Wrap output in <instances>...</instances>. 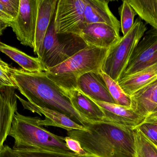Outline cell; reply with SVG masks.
<instances>
[{
	"mask_svg": "<svg viewBox=\"0 0 157 157\" xmlns=\"http://www.w3.org/2000/svg\"><path fill=\"white\" fill-rule=\"evenodd\" d=\"M17 98L24 108L38 113L40 115H43L45 116V120H41L40 119L39 120V124L40 126H54L64 129L67 131L72 130H87L85 127L76 123L63 113L56 111L37 107L18 96Z\"/></svg>",
	"mask_w": 157,
	"mask_h": 157,
	"instance_id": "4fadbf2b",
	"label": "cell"
},
{
	"mask_svg": "<svg viewBox=\"0 0 157 157\" xmlns=\"http://www.w3.org/2000/svg\"><path fill=\"white\" fill-rule=\"evenodd\" d=\"M13 151L16 155L18 157H75V155L63 154L42 149Z\"/></svg>",
	"mask_w": 157,
	"mask_h": 157,
	"instance_id": "4316f807",
	"label": "cell"
},
{
	"mask_svg": "<svg viewBox=\"0 0 157 157\" xmlns=\"http://www.w3.org/2000/svg\"><path fill=\"white\" fill-rule=\"evenodd\" d=\"M0 2L5 7L9 16L13 20H15L19 12L20 0H0Z\"/></svg>",
	"mask_w": 157,
	"mask_h": 157,
	"instance_id": "f1b7e54d",
	"label": "cell"
},
{
	"mask_svg": "<svg viewBox=\"0 0 157 157\" xmlns=\"http://www.w3.org/2000/svg\"><path fill=\"white\" fill-rule=\"evenodd\" d=\"M11 67L0 59V86H12L17 88L11 77Z\"/></svg>",
	"mask_w": 157,
	"mask_h": 157,
	"instance_id": "83f0119b",
	"label": "cell"
},
{
	"mask_svg": "<svg viewBox=\"0 0 157 157\" xmlns=\"http://www.w3.org/2000/svg\"><path fill=\"white\" fill-rule=\"evenodd\" d=\"M147 29L143 20L137 18L131 30L109 49L101 71L118 83L122 77L135 49Z\"/></svg>",
	"mask_w": 157,
	"mask_h": 157,
	"instance_id": "5b68a950",
	"label": "cell"
},
{
	"mask_svg": "<svg viewBox=\"0 0 157 157\" xmlns=\"http://www.w3.org/2000/svg\"><path fill=\"white\" fill-rule=\"evenodd\" d=\"M138 129L151 142L157 146V112L147 115L143 121L134 129Z\"/></svg>",
	"mask_w": 157,
	"mask_h": 157,
	"instance_id": "d4e9b609",
	"label": "cell"
},
{
	"mask_svg": "<svg viewBox=\"0 0 157 157\" xmlns=\"http://www.w3.org/2000/svg\"><path fill=\"white\" fill-rule=\"evenodd\" d=\"M16 88L0 86V150L9 135L14 117L17 112Z\"/></svg>",
	"mask_w": 157,
	"mask_h": 157,
	"instance_id": "8fae6325",
	"label": "cell"
},
{
	"mask_svg": "<svg viewBox=\"0 0 157 157\" xmlns=\"http://www.w3.org/2000/svg\"><path fill=\"white\" fill-rule=\"evenodd\" d=\"M155 111L157 112V109H156V110H155Z\"/></svg>",
	"mask_w": 157,
	"mask_h": 157,
	"instance_id": "e575fe53",
	"label": "cell"
},
{
	"mask_svg": "<svg viewBox=\"0 0 157 157\" xmlns=\"http://www.w3.org/2000/svg\"><path fill=\"white\" fill-rule=\"evenodd\" d=\"M135 157H157V146L138 129H133Z\"/></svg>",
	"mask_w": 157,
	"mask_h": 157,
	"instance_id": "7402d4cb",
	"label": "cell"
},
{
	"mask_svg": "<svg viewBox=\"0 0 157 157\" xmlns=\"http://www.w3.org/2000/svg\"><path fill=\"white\" fill-rule=\"evenodd\" d=\"M66 91L74 108L85 119L90 122L102 121L104 120L102 110L89 97L77 88Z\"/></svg>",
	"mask_w": 157,
	"mask_h": 157,
	"instance_id": "ac0fdd59",
	"label": "cell"
},
{
	"mask_svg": "<svg viewBox=\"0 0 157 157\" xmlns=\"http://www.w3.org/2000/svg\"><path fill=\"white\" fill-rule=\"evenodd\" d=\"M156 63L157 31L152 28L146 32L136 47L121 79L137 73Z\"/></svg>",
	"mask_w": 157,
	"mask_h": 157,
	"instance_id": "ba28073f",
	"label": "cell"
},
{
	"mask_svg": "<svg viewBox=\"0 0 157 157\" xmlns=\"http://www.w3.org/2000/svg\"><path fill=\"white\" fill-rule=\"evenodd\" d=\"M8 27H10V24L0 18V36L2 35L3 31Z\"/></svg>",
	"mask_w": 157,
	"mask_h": 157,
	"instance_id": "d6a6232c",
	"label": "cell"
},
{
	"mask_svg": "<svg viewBox=\"0 0 157 157\" xmlns=\"http://www.w3.org/2000/svg\"><path fill=\"white\" fill-rule=\"evenodd\" d=\"M120 33L106 24L85 23L78 36L88 46L109 49L121 38Z\"/></svg>",
	"mask_w": 157,
	"mask_h": 157,
	"instance_id": "9c48e42d",
	"label": "cell"
},
{
	"mask_svg": "<svg viewBox=\"0 0 157 157\" xmlns=\"http://www.w3.org/2000/svg\"><path fill=\"white\" fill-rule=\"evenodd\" d=\"M157 79V63L143 71L124 77L118 82L124 92L131 96L145 86Z\"/></svg>",
	"mask_w": 157,
	"mask_h": 157,
	"instance_id": "d6986e66",
	"label": "cell"
},
{
	"mask_svg": "<svg viewBox=\"0 0 157 157\" xmlns=\"http://www.w3.org/2000/svg\"><path fill=\"white\" fill-rule=\"evenodd\" d=\"M139 17L157 31V0H128Z\"/></svg>",
	"mask_w": 157,
	"mask_h": 157,
	"instance_id": "44dd1931",
	"label": "cell"
},
{
	"mask_svg": "<svg viewBox=\"0 0 157 157\" xmlns=\"http://www.w3.org/2000/svg\"><path fill=\"white\" fill-rule=\"evenodd\" d=\"M131 109L143 117L157 109V79L145 86L131 96Z\"/></svg>",
	"mask_w": 157,
	"mask_h": 157,
	"instance_id": "e0dca14e",
	"label": "cell"
},
{
	"mask_svg": "<svg viewBox=\"0 0 157 157\" xmlns=\"http://www.w3.org/2000/svg\"><path fill=\"white\" fill-rule=\"evenodd\" d=\"M109 2L105 0H86L85 23L106 24L120 32L121 23L110 10Z\"/></svg>",
	"mask_w": 157,
	"mask_h": 157,
	"instance_id": "9a60e30c",
	"label": "cell"
},
{
	"mask_svg": "<svg viewBox=\"0 0 157 157\" xmlns=\"http://www.w3.org/2000/svg\"><path fill=\"white\" fill-rule=\"evenodd\" d=\"M40 118L24 116L16 112L9 135L14 139L13 150L42 149L75 155L65 143L64 137L56 135L40 125Z\"/></svg>",
	"mask_w": 157,
	"mask_h": 157,
	"instance_id": "3957f363",
	"label": "cell"
},
{
	"mask_svg": "<svg viewBox=\"0 0 157 157\" xmlns=\"http://www.w3.org/2000/svg\"><path fill=\"white\" fill-rule=\"evenodd\" d=\"M75 157H98L96 156L93 155L87 154L86 155H76L75 154Z\"/></svg>",
	"mask_w": 157,
	"mask_h": 157,
	"instance_id": "836d02e7",
	"label": "cell"
},
{
	"mask_svg": "<svg viewBox=\"0 0 157 157\" xmlns=\"http://www.w3.org/2000/svg\"><path fill=\"white\" fill-rule=\"evenodd\" d=\"M85 127L86 131L72 130L67 134L87 154L98 157H135L132 127L105 120L88 123Z\"/></svg>",
	"mask_w": 157,
	"mask_h": 157,
	"instance_id": "6da1fadb",
	"label": "cell"
},
{
	"mask_svg": "<svg viewBox=\"0 0 157 157\" xmlns=\"http://www.w3.org/2000/svg\"><path fill=\"white\" fill-rule=\"evenodd\" d=\"M92 100L100 107L106 120L129 126L133 130L145 118L136 113L131 108Z\"/></svg>",
	"mask_w": 157,
	"mask_h": 157,
	"instance_id": "2e32d148",
	"label": "cell"
},
{
	"mask_svg": "<svg viewBox=\"0 0 157 157\" xmlns=\"http://www.w3.org/2000/svg\"><path fill=\"white\" fill-rule=\"evenodd\" d=\"M59 35L56 33L54 25V16L43 41L40 56L42 62L53 50L59 40Z\"/></svg>",
	"mask_w": 157,
	"mask_h": 157,
	"instance_id": "484cf974",
	"label": "cell"
},
{
	"mask_svg": "<svg viewBox=\"0 0 157 157\" xmlns=\"http://www.w3.org/2000/svg\"><path fill=\"white\" fill-rule=\"evenodd\" d=\"M76 88L94 100L115 104L100 73L90 72L81 76L76 82Z\"/></svg>",
	"mask_w": 157,
	"mask_h": 157,
	"instance_id": "7c38bea8",
	"label": "cell"
},
{
	"mask_svg": "<svg viewBox=\"0 0 157 157\" xmlns=\"http://www.w3.org/2000/svg\"><path fill=\"white\" fill-rule=\"evenodd\" d=\"M119 11L121 16V29L124 36L132 27L134 24L135 17L137 14L128 2V0L123 1L119 8Z\"/></svg>",
	"mask_w": 157,
	"mask_h": 157,
	"instance_id": "cb8c5ba5",
	"label": "cell"
},
{
	"mask_svg": "<svg viewBox=\"0 0 157 157\" xmlns=\"http://www.w3.org/2000/svg\"><path fill=\"white\" fill-rule=\"evenodd\" d=\"M37 14V0H20L18 15L10 23V27L20 43L33 49Z\"/></svg>",
	"mask_w": 157,
	"mask_h": 157,
	"instance_id": "52a82bcc",
	"label": "cell"
},
{
	"mask_svg": "<svg viewBox=\"0 0 157 157\" xmlns=\"http://www.w3.org/2000/svg\"><path fill=\"white\" fill-rule=\"evenodd\" d=\"M0 18L9 24L10 22L13 20L8 14L5 8L3 6L1 2H0Z\"/></svg>",
	"mask_w": 157,
	"mask_h": 157,
	"instance_id": "1f68e13d",
	"label": "cell"
},
{
	"mask_svg": "<svg viewBox=\"0 0 157 157\" xmlns=\"http://www.w3.org/2000/svg\"><path fill=\"white\" fill-rule=\"evenodd\" d=\"M59 35V40L49 55L42 61L45 71L60 64L88 46L76 35Z\"/></svg>",
	"mask_w": 157,
	"mask_h": 157,
	"instance_id": "30bf717a",
	"label": "cell"
},
{
	"mask_svg": "<svg viewBox=\"0 0 157 157\" xmlns=\"http://www.w3.org/2000/svg\"><path fill=\"white\" fill-rule=\"evenodd\" d=\"M64 140L69 149L76 155H84L88 154L82 148L80 143L76 140L69 136L64 137Z\"/></svg>",
	"mask_w": 157,
	"mask_h": 157,
	"instance_id": "f546056e",
	"label": "cell"
},
{
	"mask_svg": "<svg viewBox=\"0 0 157 157\" xmlns=\"http://www.w3.org/2000/svg\"><path fill=\"white\" fill-rule=\"evenodd\" d=\"M0 157H18L16 155L13 150L8 146H5L0 150Z\"/></svg>",
	"mask_w": 157,
	"mask_h": 157,
	"instance_id": "4dcf8cb0",
	"label": "cell"
},
{
	"mask_svg": "<svg viewBox=\"0 0 157 157\" xmlns=\"http://www.w3.org/2000/svg\"><path fill=\"white\" fill-rule=\"evenodd\" d=\"M57 0H37L38 14L34 52L39 58L43 41L54 17Z\"/></svg>",
	"mask_w": 157,
	"mask_h": 157,
	"instance_id": "5bb4252c",
	"label": "cell"
},
{
	"mask_svg": "<svg viewBox=\"0 0 157 157\" xmlns=\"http://www.w3.org/2000/svg\"><path fill=\"white\" fill-rule=\"evenodd\" d=\"M99 73L106 83L109 92L114 100L115 104L123 107L131 108V96L125 94L118 83L112 79L109 76L101 70Z\"/></svg>",
	"mask_w": 157,
	"mask_h": 157,
	"instance_id": "603a6c76",
	"label": "cell"
},
{
	"mask_svg": "<svg viewBox=\"0 0 157 157\" xmlns=\"http://www.w3.org/2000/svg\"><path fill=\"white\" fill-rule=\"evenodd\" d=\"M0 51L18 64L23 70L29 73L45 72L42 62L38 58L28 55L14 47L0 42Z\"/></svg>",
	"mask_w": 157,
	"mask_h": 157,
	"instance_id": "ffe728a7",
	"label": "cell"
},
{
	"mask_svg": "<svg viewBox=\"0 0 157 157\" xmlns=\"http://www.w3.org/2000/svg\"><path fill=\"white\" fill-rule=\"evenodd\" d=\"M86 0H59L54 15V25L59 35H78L85 23Z\"/></svg>",
	"mask_w": 157,
	"mask_h": 157,
	"instance_id": "8992f818",
	"label": "cell"
},
{
	"mask_svg": "<svg viewBox=\"0 0 157 157\" xmlns=\"http://www.w3.org/2000/svg\"><path fill=\"white\" fill-rule=\"evenodd\" d=\"M109 49L87 46L45 73L64 90L76 88V82L81 76L90 72L100 73Z\"/></svg>",
	"mask_w": 157,
	"mask_h": 157,
	"instance_id": "277c9868",
	"label": "cell"
},
{
	"mask_svg": "<svg viewBox=\"0 0 157 157\" xmlns=\"http://www.w3.org/2000/svg\"><path fill=\"white\" fill-rule=\"evenodd\" d=\"M11 73L17 88L31 104L59 112L84 127L90 122L74 108L67 91L45 72L29 73L11 67Z\"/></svg>",
	"mask_w": 157,
	"mask_h": 157,
	"instance_id": "7a4b0ae2",
	"label": "cell"
}]
</instances>
